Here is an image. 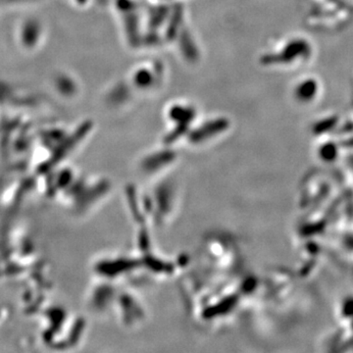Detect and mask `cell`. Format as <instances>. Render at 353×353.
<instances>
[{"mask_svg": "<svg viewBox=\"0 0 353 353\" xmlns=\"http://www.w3.org/2000/svg\"><path fill=\"white\" fill-rule=\"evenodd\" d=\"M152 82V76L148 74V72H141L139 75L137 76V83L141 85H146Z\"/></svg>", "mask_w": 353, "mask_h": 353, "instance_id": "obj_1", "label": "cell"}]
</instances>
